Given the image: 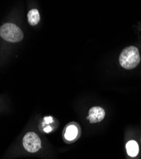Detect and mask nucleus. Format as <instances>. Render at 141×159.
I'll use <instances>...</instances> for the list:
<instances>
[{
    "instance_id": "obj_1",
    "label": "nucleus",
    "mask_w": 141,
    "mask_h": 159,
    "mask_svg": "<svg viewBox=\"0 0 141 159\" xmlns=\"http://www.w3.org/2000/svg\"><path fill=\"white\" fill-rule=\"evenodd\" d=\"M120 65L126 70H132L139 64L140 56L137 47L130 46L125 48L119 57Z\"/></svg>"
},
{
    "instance_id": "obj_2",
    "label": "nucleus",
    "mask_w": 141,
    "mask_h": 159,
    "mask_svg": "<svg viewBox=\"0 0 141 159\" xmlns=\"http://www.w3.org/2000/svg\"><path fill=\"white\" fill-rule=\"evenodd\" d=\"M0 36L8 42L17 43L22 40L24 34L15 24L5 23L0 26Z\"/></svg>"
},
{
    "instance_id": "obj_3",
    "label": "nucleus",
    "mask_w": 141,
    "mask_h": 159,
    "mask_svg": "<svg viewBox=\"0 0 141 159\" xmlns=\"http://www.w3.org/2000/svg\"><path fill=\"white\" fill-rule=\"evenodd\" d=\"M24 149L29 153H36L42 148V141L38 135L34 132L25 134L22 139Z\"/></svg>"
},
{
    "instance_id": "obj_4",
    "label": "nucleus",
    "mask_w": 141,
    "mask_h": 159,
    "mask_svg": "<svg viewBox=\"0 0 141 159\" xmlns=\"http://www.w3.org/2000/svg\"><path fill=\"white\" fill-rule=\"evenodd\" d=\"M105 115L106 113L103 108L99 107H94L90 109L86 119L91 124L98 123L103 120Z\"/></svg>"
},
{
    "instance_id": "obj_5",
    "label": "nucleus",
    "mask_w": 141,
    "mask_h": 159,
    "mask_svg": "<svg viewBox=\"0 0 141 159\" xmlns=\"http://www.w3.org/2000/svg\"><path fill=\"white\" fill-rule=\"evenodd\" d=\"M77 124H69L64 132V138L68 142H73L79 136L80 129Z\"/></svg>"
},
{
    "instance_id": "obj_6",
    "label": "nucleus",
    "mask_w": 141,
    "mask_h": 159,
    "mask_svg": "<svg viewBox=\"0 0 141 159\" xmlns=\"http://www.w3.org/2000/svg\"><path fill=\"white\" fill-rule=\"evenodd\" d=\"M126 149L128 155L132 157H136L138 155L139 151V145L134 140H130L126 143Z\"/></svg>"
},
{
    "instance_id": "obj_7",
    "label": "nucleus",
    "mask_w": 141,
    "mask_h": 159,
    "mask_svg": "<svg viewBox=\"0 0 141 159\" xmlns=\"http://www.w3.org/2000/svg\"><path fill=\"white\" fill-rule=\"evenodd\" d=\"M28 20L31 25L34 26L38 24L40 20V16L37 9L33 8L29 11L28 14Z\"/></svg>"
}]
</instances>
